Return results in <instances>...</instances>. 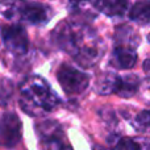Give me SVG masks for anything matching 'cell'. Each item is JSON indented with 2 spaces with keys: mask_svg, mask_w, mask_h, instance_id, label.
<instances>
[{
  "mask_svg": "<svg viewBox=\"0 0 150 150\" xmlns=\"http://www.w3.org/2000/svg\"><path fill=\"white\" fill-rule=\"evenodd\" d=\"M53 42L83 69L93 67L104 54V44L90 25L63 20L52 33Z\"/></svg>",
  "mask_w": 150,
  "mask_h": 150,
  "instance_id": "cell-1",
  "label": "cell"
},
{
  "mask_svg": "<svg viewBox=\"0 0 150 150\" xmlns=\"http://www.w3.org/2000/svg\"><path fill=\"white\" fill-rule=\"evenodd\" d=\"M20 107L29 116H42L53 112L59 105V98L49 83L38 75L25 78L20 86Z\"/></svg>",
  "mask_w": 150,
  "mask_h": 150,
  "instance_id": "cell-2",
  "label": "cell"
},
{
  "mask_svg": "<svg viewBox=\"0 0 150 150\" xmlns=\"http://www.w3.org/2000/svg\"><path fill=\"white\" fill-rule=\"evenodd\" d=\"M0 12L5 18H21L30 25H44L53 17V11L49 5L34 1L1 3Z\"/></svg>",
  "mask_w": 150,
  "mask_h": 150,
  "instance_id": "cell-3",
  "label": "cell"
},
{
  "mask_svg": "<svg viewBox=\"0 0 150 150\" xmlns=\"http://www.w3.org/2000/svg\"><path fill=\"white\" fill-rule=\"evenodd\" d=\"M141 79L134 74L117 75L105 73L96 82V91L100 95L116 93L120 98H132L138 91Z\"/></svg>",
  "mask_w": 150,
  "mask_h": 150,
  "instance_id": "cell-4",
  "label": "cell"
},
{
  "mask_svg": "<svg viewBox=\"0 0 150 150\" xmlns=\"http://www.w3.org/2000/svg\"><path fill=\"white\" fill-rule=\"evenodd\" d=\"M37 134L40 137L41 150H73L66 140L62 127L53 120H45L36 125Z\"/></svg>",
  "mask_w": 150,
  "mask_h": 150,
  "instance_id": "cell-5",
  "label": "cell"
},
{
  "mask_svg": "<svg viewBox=\"0 0 150 150\" xmlns=\"http://www.w3.org/2000/svg\"><path fill=\"white\" fill-rule=\"evenodd\" d=\"M57 79L67 95H80L90 84V76L87 74L66 63L61 65L57 70Z\"/></svg>",
  "mask_w": 150,
  "mask_h": 150,
  "instance_id": "cell-6",
  "label": "cell"
},
{
  "mask_svg": "<svg viewBox=\"0 0 150 150\" xmlns=\"http://www.w3.org/2000/svg\"><path fill=\"white\" fill-rule=\"evenodd\" d=\"M1 40L4 47L15 55H24L28 53L29 38L26 30L18 24L13 25H1Z\"/></svg>",
  "mask_w": 150,
  "mask_h": 150,
  "instance_id": "cell-7",
  "label": "cell"
},
{
  "mask_svg": "<svg viewBox=\"0 0 150 150\" xmlns=\"http://www.w3.org/2000/svg\"><path fill=\"white\" fill-rule=\"evenodd\" d=\"M21 140V121L16 113H4L0 117V145L13 148Z\"/></svg>",
  "mask_w": 150,
  "mask_h": 150,
  "instance_id": "cell-8",
  "label": "cell"
},
{
  "mask_svg": "<svg viewBox=\"0 0 150 150\" xmlns=\"http://www.w3.org/2000/svg\"><path fill=\"white\" fill-rule=\"evenodd\" d=\"M136 62H137L136 50L124 46H115L109 58L111 66L117 70H129L136 65Z\"/></svg>",
  "mask_w": 150,
  "mask_h": 150,
  "instance_id": "cell-9",
  "label": "cell"
},
{
  "mask_svg": "<svg viewBox=\"0 0 150 150\" xmlns=\"http://www.w3.org/2000/svg\"><path fill=\"white\" fill-rule=\"evenodd\" d=\"M108 142L115 150H150L149 140L145 137H120L113 136Z\"/></svg>",
  "mask_w": 150,
  "mask_h": 150,
  "instance_id": "cell-10",
  "label": "cell"
},
{
  "mask_svg": "<svg viewBox=\"0 0 150 150\" xmlns=\"http://www.w3.org/2000/svg\"><path fill=\"white\" fill-rule=\"evenodd\" d=\"M115 42L116 46H124L130 47V49H137L138 42H140V37L134 32V29L129 25H120L116 28L115 32Z\"/></svg>",
  "mask_w": 150,
  "mask_h": 150,
  "instance_id": "cell-11",
  "label": "cell"
},
{
  "mask_svg": "<svg viewBox=\"0 0 150 150\" xmlns=\"http://www.w3.org/2000/svg\"><path fill=\"white\" fill-rule=\"evenodd\" d=\"M91 5L109 17H122L129 11L128 1H95Z\"/></svg>",
  "mask_w": 150,
  "mask_h": 150,
  "instance_id": "cell-12",
  "label": "cell"
},
{
  "mask_svg": "<svg viewBox=\"0 0 150 150\" xmlns=\"http://www.w3.org/2000/svg\"><path fill=\"white\" fill-rule=\"evenodd\" d=\"M129 18L140 25H148L150 21V3L138 1L133 4L129 11Z\"/></svg>",
  "mask_w": 150,
  "mask_h": 150,
  "instance_id": "cell-13",
  "label": "cell"
},
{
  "mask_svg": "<svg viewBox=\"0 0 150 150\" xmlns=\"http://www.w3.org/2000/svg\"><path fill=\"white\" fill-rule=\"evenodd\" d=\"M13 83L7 78H0V107H7L13 98Z\"/></svg>",
  "mask_w": 150,
  "mask_h": 150,
  "instance_id": "cell-14",
  "label": "cell"
},
{
  "mask_svg": "<svg viewBox=\"0 0 150 150\" xmlns=\"http://www.w3.org/2000/svg\"><path fill=\"white\" fill-rule=\"evenodd\" d=\"M133 128L141 133H146L149 130V112L146 109L141 111L133 120Z\"/></svg>",
  "mask_w": 150,
  "mask_h": 150,
  "instance_id": "cell-15",
  "label": "cell"
},
{
  "mask_svg": "<svg viewBox=\"0 0 150 150\" xmlns=\"http://www.w3.org/2000/svg\"><path fill=\"white\" fill-rule=\"evenodd\" d=\"M148 67H149V61L146 59L145 62H144V70H145L146 74H149V69H148Z\"/></svg>",
  "mask_w": 150,
  "mask_h": 150,
  "instance_id": "cell-16",
  "label": "cell"
},
{
  "mask_svg": "<svg viewBox=\"0 0 150 150\" xmlns=\"http://www.w3.org/2000/svg\"><path fill=\"white\" fill-rule=\"evenodd\" d=\"M93 150H104V149H103V148H100V146H96V148L93 149Z\"/></svg>",
  "mask_w": 150,
  "mask_h": 150,
  "instance_id": "cell-17",
  "label": "cell"
}]
</instances>
